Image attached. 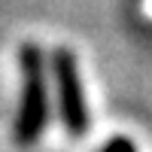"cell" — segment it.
Instances as JSON below:
<instances>
[{"instance_id": "obj_1", "label": "cell", "mask_w": 152, "mask_h": 152, "mask_svg": "<svg viewBox=\"0 0 152 152\" xmlns=\"http://www.w3.org/2000/svg\"><path fill=\"white\" fill-rule=\"evenodd\" d=\"M21 107H18V122H15V137L21 146H31L40 131L46 128L49 119V104H46V82H43V58L37 46L21 49Z\"/></svg>"}, {"instance_id": "obj_2", "label": "cell", "mask_w": 152, "mask_h": 152, "mask_svg": "<svg viewBox=\"0 0 152 152\" xmlns=\"http://www.w3.org/2000/svg\"><path fill=\"white\" fill-rule=\"evenodd\" d=\"M55 67V82H58V104H61V119H64L70 134H82L88 128V110H85V97H82V82H79V70L70 52H55L52 58Z\"/></svg>"}, {"instance_id": "obj_3", "label": "cell", "mask_w": 152, "mask_h": 152, "mask_svg": "<svg viewBox=\"0 0 152 152\" xmlns=\"http://www.w3.org/2000/svg\"><path fill=\"white\" fill-rule=\"evenodd\" d=\"M100 152H134V146H131V140H122V137H116V140H110Z\"/></svg>"}]
</instances>
